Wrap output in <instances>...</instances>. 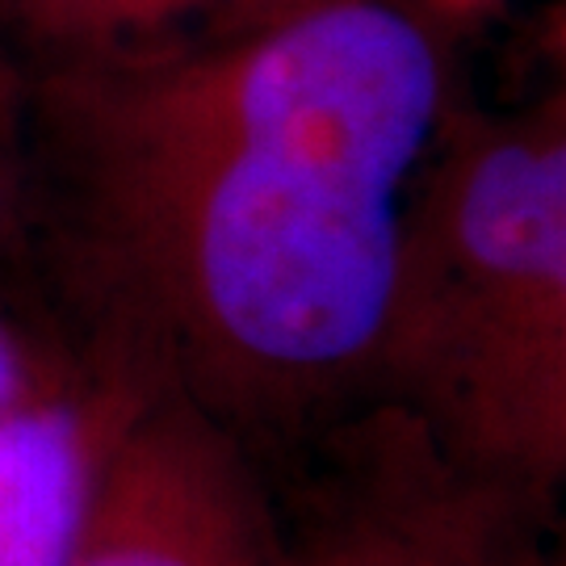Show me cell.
Listing matches in <instances>:
<instances>
[{
    "label": "cell",
    "mask_w": 566,
    "mask_h": 566,
    "mask_svg": "<svg viewBox=\"0 0 566 566\" xmlns=\"http://www.w3.org/2000/svg\"><path fill=\"white\" fill-rule=\"evenodd\" d=\"M441 118L407 0H243L202 39L46 63L9 122L18 261L93 382L282 458L382 403Z\"/></svg>",
    "instance_id": "cell-1"
},
{
    "label": "cell",
    "mask_w": 566,
    "mask_h": 566,
    "mask_svg": "<svg viewBox=\"0 0 566 566\" xmlns=\"http://www.w3.org/2000/svg\"><path fill=\"white\" fill-rule=\"evenodd\" d=\"M382 403L528 516L566 495V122L424 160Z\"/></svg>",
    "instance_id": "cell-2"
},
{
    "label": "cell",
    "mask_w": 566,
    "mask_h": 566,
    "mask_svg": "<svg viewBox=\"0 0 566 566\" xmlns=\"http://www.w3.org/2000/svg\"><path fill=\"white\" fill-rule=\"evenodd\" d=\"M285 566H542L525 507L378 403L261 462Z\"/></svg>",
    "instance_id": "cell-3"
},
{
    "label": "cell",
    "mask_w": 566,
    "mask_h": 566,
    "mask_svg": "<svg viewBox=\"0 0 566 566\" xmlns=\"http://www.w3.org/2000/svg\"><path fill=\"white\" fill-rule=\"evenodd\" d=\"M102 386V465L72 566H285L248 449L168 399Z\"/></svg>",
    "instance_id": "cell-4"
},
{
    "label": "cell",
    "mask_w": 566,
    "mask_h": 566,
    "mask_svg": "<svg viewBox=\"0 0 566 566\" xmlns=\"http://www.w3.org/2000/svg\"><path fill=\"white\" fill-rule=\"evenodd\" d=\"M105 416L109 399L93 378L0 411V566H72Z\"/></svg>",
    "instance_id": "cell-5"
},
{
    "label": "cell",
    "mask_w": 566,
    "mask_h": 566,
    "mask_svg": "<svg viewBox=\"0 0 566 566\" xmlns=\"http://www.w3.org/2000/svg\"><path fill=\"white\" fill-rule=\"evenodd\" d=\"M206 4L210 0H0V13L46 63H76L177 39V25Z\"/></svg>",
    "instance_id": "cell-6"
},
{
    "label": "cell",
    "mask_w": 566,
    "mask_h": 566,
    "mask_svg": "<svg viewBox=\"0 0 566 566\" xmlns=\"http://www.w3.org/2000/svg\"><path fill=\"white\" fill-rule=\"evenodd\" d=\"M88 374L67 353L60 332L34 327L13 306L0 303V411L63 390V386H76Z\"/></svg>",
    "instance_id": "cell-7"
},
{
    "label": "cell",
    "mask_w": 566,
    "mask_h": 566,
    "mask_svg": "<svg viewBox=\"0 0 566 566\" xmlns=\"http://www.w3.org/2000/svg\"><path fill=\"white\" fill-rule=\"evenodd\" d=\"M542 566H566V528H563V542H558V549L554 554H542Z\"/></svg>",
    "instance_id": "cell-8"
}]
</instances>
